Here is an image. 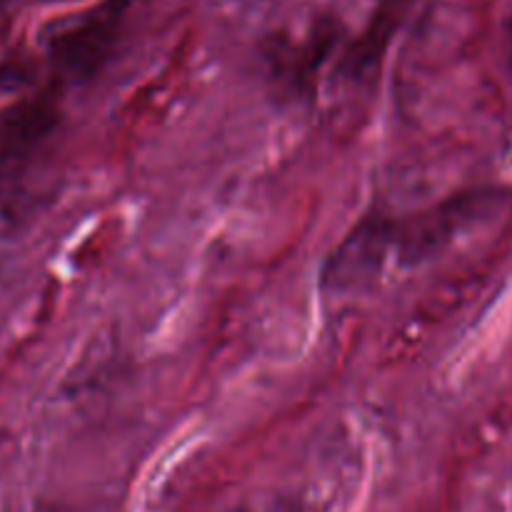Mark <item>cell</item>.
Segmentation results:
<instances>
[{"mask_svg":"<svg viewBox=\"0 0 512 512\" xmlns=\"http://www.w3.org/2000/svg\"><path fill=\"white\" fill-rule=\"evenodd\" d=\"M53 125V105L48 100H30L18 105L0 123V158H20V153L33 148L43 133Z\"/></svg>","mask_w":512,"mask_h":512,"instance_id":"cell-1","label":"cell"}]
</instances>
